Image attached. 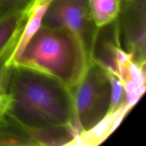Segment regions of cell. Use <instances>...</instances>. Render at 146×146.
<instances>
[{
    "label": "cell",
    "instance_id": "obj_1",
    "mask_svg": "<svg viewBox=\"0 0 146 146\" xmlns=\"http://www.w3.org/2000/svg\"><path fill=\"white\" fill-rule=\"evenodd\" d=\"M7 96V112L27 128L70 127L78 133L72 91L58 80L11 64Z\"/></svg>",
    "mask_w": 146,
    "mask_h": 146
},
{
    "label": "cell",
    "instance_id": "obj_2",
    "mask_svg": "<svg viewBox=\"0 0 146 146\" xmlns=\"http://www.w3.org/2000/svg\"><path fill=\"white\" fill-rule=\"evenodd\" d=\"M88 61L84 46L74 34L65 29L41 25L12 64L50 76L73 91Z\"/></svg>",
    "mask_w": 146,
    "mask_h": 146
},
{
    "label": "cell",
    "instance_id": "obj_3",
    "mask_svg": "<svg viewBox=\"0 0 146 146\" xmlns=\"http://www.w3.org/2000/svg\"><path fill=\"white\" fill-rule=\"evenodd\" d=\"M72 95L78 134L89 131L109 114L112 86L108 72L89 60Z\"/></svg>",
    "mask_w": 146,
    "mask_h": 146
},
{
    "label": "cell",
    "instance_id": "obj_4",
    "mask_svg": "<svg viewBox=\"0 0 146 146\" xmlns=\"http://www.w3.org/2000/svg\"><path fill=\"white\" fill-rule=\"evenodd\" d=\"M41 25L65 29L74 34L81 41L90 60L99 27L93 18L88 0H51Z\"/></svg>",
    "mask_w": 146,
    "mask_h": 146
},
{
    "label": "cell",
    "instance_id": "obj_5",
    "mask_svg": "<svg viewBox=\"0 0 146 146\" xmlns=\"http://www.w3.org/2000/svg\"><path fill=\"white\" fill-rule=\"evenodd\" d=\"M145 0H123L116 18L122 48L134 62L145 66Z\"/></svg>",
    "mask_w": 146,
    "mask_h": 146
},
{
    "label": "cell",
    "instance_id": "obj_6",
    "mask_svg": "<svg viewBox=\"0 0 146 146\" xmlns=\"http://www.w3.org/2000/svg\"><path fill=\"white\" fill-rule=\"evenodd\" d=\"M122 48L117 20L99 27L94 39L90 60L95 61L108 73L118 75L117 61Z\"/></svg>",
    "mask_w": 146,
    "mask_h": 146
},
{
    "label": "cell",
    "instance_id": "obj_7",
    "mask_svg": "<svg viewBox=\"0 0 146 146\" xmlns=\"http://www.w3.org/2000/svg\"><path fill=\"white\" fill-rule=\"evenodd\" d=\"M117 73L125 88L128 105L133 107L145 91V66L134 62L131 54L121 48L118 56Z\"/></svg>",
    "mask_w": 146,
    "mask_h": 146
},
{
    "label": "cell",
    "instance_id": "obj_8",
    "mask_svg": "<svg viewBox=\"0 0 146 146\" xmlns=\"http://www.w3.org/2000/svg\"><path fill=\"white\" fill-rule=\"evenodd\" d=\"M27 15L28 11L0 19V71L11 64Z\"/></svg>",
    "mask_w": 146,
    "mask_h": 146
},
{
    "label": "cell",
    "instance_id": "obj_9",
    "mask_svg": "<svg viewBox=\"0 0 146 146\" xmlns=\"http://www.w3.org/2000/svg\"><path fill=\"white\" fill-rule=\"evenodd\" d=\"M132 107L126 106L110 113L91 130L80 133L69 145H94L101 143L115 128Z\"/></svg>",
    "mask_w": 146,
    "mask_h": 146
},
{
    "label": "cell",
    "instance_id": "obj_10",
    "mask_svg": "<svg viewBox=\"0 0 146 146\" xmlns=\"http://www.w3.org/2000/svg\"><path fill=\"white\" fill-rule=\"evenodd\" d=\"M93 18L98 27L116 19L123 0H88Z\"/></svg>",
    "mask_w": 146,
    "mask_h": 146
},
{
    "label": "cell",
    "instance_id": "obj_11",
    "mask_svg": "<svg viewBox=\"0 0 146 146\" xmlns=\"http://www.w3.org/2000/svg\"><path fill=\"white\" fill-rule=\"evenodd\" d=\"M36 0H0V19L29 11Z\"/></svg>",
    "mask_w": 146,
    "mask_h": 146
},
{
    "label": "cell",
    "instance_id": "obj_12",
    "mask_svg": "<svg viewBox=\"0 0 146 146\" xmlns=\"http://www.w3.org/2000/svg\"><path fill=\"white\" fill-rule=\"evenodd\" d=\"M9 66L0 72V113L7 111V86Z\"/></svg>",
    "mask_w": 146,
    "mask_h": 146
}]
</instances>
